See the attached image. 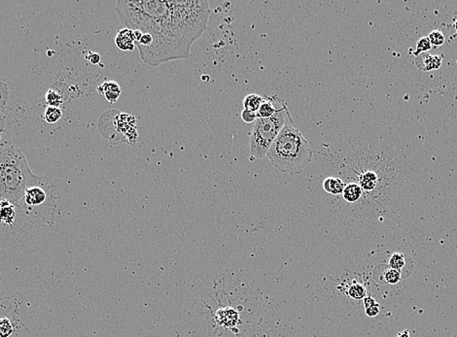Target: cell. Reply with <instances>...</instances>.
<instances>
[{"label": "cell", "mask_w": 457, "mask_h": 337, "mask_svg": "<svg viewBox=\"0 0 457 337\" xmlns=\"http://www.w3.org/2000/svg\"><path fill=\"white\" fill-rule=\"evenodd\" d=\"M115 11L125 27L134 31L135 47L150 66L189 58L210 15L206 0H119Z\"/></svg>", "instance_id": "obj_1"}, {"label": "cell", "mask_w": 457, "mask_h": 337, "mask_svg": "<svg viewBox=\"0 0 457 337\" xmlns=\"http://www.w3.org/2000/svg\"><path fill=\"white\" fill-rule=\"evenodd\" d=\"M312 156L309 141L293 123L284 125L266 155L275 169L288 175L301 173Z\"/></svg>", "instance_id": "obj_2"}, {"label": "cell", "mask_w": 457, "mask_h": 337, "mask_svg": "<svg viewBox=\"0 0 457 337\" xmlns=\"http://www.w3.org/2000/svg\"><path fill=\"white\" fill-rule=\"evenodd\" d=\"M34 175L21 150L14 147L2 149L0 151V200L19 206L24 199L27 185Z\"/></svg>", "instance_id": "obj_3"}, {"label": "cell", "mask_w": 457, "mask_h": 337, "mask_svg": "<svg viewBox=\"0 0 457 337\" xmlns=\"http://www.w3.org/2000/svg\"><path fill=\"white\" fill-rule=\"evenodd\" d=\"M287 123H293V120L285 101L271 117L257 119L250 134V162L266 157L271 144Z\"/></svg>", "instance_id": "obj_4"}, {"label": "cell", "mask_w": 457, "mask_h": 337, "mask_svg": "<svg viewBox=\"0 0 457 337\" xmlns=\"http://www.w3.org/2000/svg\"><path fill=\"white\" fill-rule=\"evenodd\" d=\"M58 194L56 188L48 178L34 175L27 185L25 191L24 201L28 208L44 205L49 200L54 201Z\"/></svg>", "instance_id": "obj_5"}, {"label": "cell", "mask_w": 457, "mask_h": 337, "mask_svg": "<svg viewBox=\"0 0 457 337\" xmlns=\"http://www.w3.org/2000/svg\"><path fill=\"white\" fill-rule=\"evenodd\" d=\"M115 44L122 51H134L135 48V38L134 31L127 27L120 29L116 35Z\"/></svg>", "instance_id": "obj_6"}, {"label": "cell", "mask_w": 457, "mask_h": 337, "mask_svg": "<svg viewBox=\"0 0 457 337\" xmlns=\"http://www.w3.org/2000/svg\"><path fill=\"white\" fill-rule=\"evenodd\" d=\"M97 92L100 95H104L108 102L115 103L122 94L120 85L115 81H105L102 83L98 88Z\"/></svg>", "instance_id": "obj_7"}, {"label": "cell", "mask_w": 457, "mask_h": 337, "mask_svg": "<svg viewBox=\"0 0 457 337\" xmlns=\"http://www.w3.org/2000/svg\"><path fill=\"white\" fill-rule=\"evenodd\" d=\"M277 97L278 96H276V95L265 96L264 97V101L262 102L260 108L257 112L258 118H269V117H271L272 115L275 114V112L279 109V107L281 106V103L284 101V100L281 101L279 107H276L275 106V102L277 100Z\"/></svg>", "instance_id": "obj_8"}, {"label": "cell", "mask_w": 457, "mask_h": 337, "mask_svg": "<svg viewBox=\"0 0 457 337\" xmlns=\"http://www.w3.org/2000/svg\"><path fill=\"white\" fill-rule=\"evenodd\" d=\"M16 218V206L6 200H0V224L12 226Z\"/></svg>", "instance_id": "obj_9"}, {"label": "cell", "mask_w": 457, "mask_h": 337, "mask_svg": "<svg viewBox=\"0 0 457 337\" xmlns=\"http://www.w3.org/2000/svg\"><path fill=\"white\" fill-rule=\"evenodd\" d=\"M346 188L345 183L341 179L335 177H328L323 182V189L330 194H342L344 189Z\"/></svg>", "instance_id": "obj_10"}, {"label": "cell", "mask_w": 457, "mask_h": 337, "mask_svg": "<svg viewBox=\"0 0 457 337\" xmlns=\"http://www.w3.org/2000/svg\"><path fill=\"white\" fill-rule=\"evenodd\" d=\"M342 196L348 203H355L362 196V188L356 183H350L344 189Z\"/></svg>", "instance_id": "obj_11"}, {"label": "cell", "mask_w": 457, "mask_h": 337, "mask_svg": "<svg viewBox=\"0 0 457 337\" xmlns=\"http://www.w3.org/2000/svg\"><path fill=\"white\" fill-rule=\"evenodd\" d=\"M263 101V96L257 94H250L243 98V108L257 113Z\"/></svg>", "instance_id": "obj_12"}, {"label": "cell", "mask_w": 457, "mask_h": 337, "mask_svg": "<svg viewBox=\"0 0 457 337\" xmlns=\"http://www.w3.org/2000/svg\"><path fill=\"white\" fill-rule=\"evenodd\" d=\"M419 60H423V65L420 68V69H423L425 71H430L432 69H437L440 68L442 64V57L441 56H431L428 54H422L419 58Z\"/></svg>", "instance_id": "obj_13"}, {"label": "cell", "mask_w": 457, "mask_h": 337, "mask_svg": "<svg viewBox=\"0 0 457 337\" xmlns=\"http://www.w3.org/2000/svg\"><path fill=\"white\" fill-rule=\"evenodd\" d=\"M45 98H46L47 104L52 107H60V105H62L64 103L63 95L59 91H56L54 89H49L46 93Z\"/></svg>", "instance_id": "obj_14"}, {"label": "cell", "mask_w": 457, "mask_h": 337, "mask_svg": "<svg viewBox=\"0 0 457 337\" xmlns=\"http://www.w3.org/2000/svg\"><path fill=\"white\" fill-rule=\"evenodd\" d=\"M63 117V111L60 107H52L48 106L45 109L43 119L48 123H55L60 121Z\"/></svg>", "instance_id": "obj_15"}, {"label": "cell", "mask_w": 457, "mask_h": 337, "mask_svg": "<svg viewBox=\"0 0 457 337\" xmlns=\"http://www.w3.org/2000/svg\"><path fill=\"white\" fill-rule=\"evenodd\" d=\"M366 294H367L366 288L364 287L363 285L359 283L351 285L349 288V291H348L349 297L353 298V299H356V300H360L362 298H365Z\"/></svg>", "instance_id": "obj_16"}, {"label": "cell", "mask_w": 457, "mask_h": 337, "mask_svg": "<svg viewBox=\"0 0 457 337\" xmlns=\"http://www.w3.org/2000/svg\"><path fill=\"white\" fill-rule=\"evenodd\" d=\"M377 177L375 173L368 172V173L364 174L360 183H361V186L366 190H371L375 188V186L377 184Z\"/></svg>", "instance_id": "obj_17"}, {"label": "cell", "mask_w": 457, "mask_h": 337, "mask_svg": "<svg viewBox=\"0 0 457 337\" xmlns=\"http://www.w3.org/2000/svg\"><path fill=\"white\" fill-rule=\"evenodd\" d=\"M13 333V324L8 318L0 319V337H10Z\"/></svg>", "instance_id": "obj_18"}, {"label": "cell", "mask_w": 457, "mask_h": 337, "mask_svg": "<svg viewBox=\"0 0 457 337\" xmlns=\"http://www.w3.org/2000/svg\"><path fill=\"white\" fill-rule=\"evenodd\" d=\"M404 265H405V257L402 254L395 253L391 256L389 259L390 268L400 271V269L404 267Z\"/></svg>", "instance_id": "obj_19"}, {"label": "cell", "mask_w": 457, "mask_h": 337, "mask_svg": "<svg viewBox=\"0 0 457 337\" xmlns=\"http://www.w3.org/2000/svg\"><path fill=\"white\" fill-rule=\"evenodd\" d=\"M431 49H432V45H431L428 37H422L417 41V51L414 53V54L419 55L420 54H423V53L429 51Z\"/></svg>", "instance_id": "obj_20"}, {"label": "cell", "mask_w": 457, "mask_h": 337, "mask_svg": "<svg viewBox=\"0 0 457 337\" xmlns=\"http://www.w3.org/2000/svg\"><path fill=\"white\" fill-rule=\"evenodd\" d=\"M428 39L430 41L431 45L435 47L442 46L444 43V34L440 30H433L429 34Z\"/></svg>", "instance_id": "obj_21"}, {"label": "cell", "mask_w": 457, "mask_h": 337, "mask_svg": "<svg viewBox=\"0 0 457 337\" xmlns=\"http://www.w3.org/2000/svg\"><path fill=\"white\" fill-rule=\"evenodd\" d=\"M384 277H385V280L387 283L394 285V284L398 283L401 280V272L399 270L389 268V269L386 270V272L384 273Z\"/></svg>", "instance_id": "obj_22"}, {"label": "cell", "mask_w": 457, "mask_h": 337, "mask_svg": "<svg viewBox=\"0 0 457 337\" xmlns=\"http://www.w3.org/2000/svg\"><path fill=\"white\" fill-rule=\"evenodd\" d=\"M258 119V116H257V113L256 112H252V111H248V110H245L243 109V111L242 112V120L246 122V123H252V122H255Z\"/></svg>", "instance_id": "obj_23"}, {"label": "cell", "mask_w": 457, "mask_h": 337, "mask_svg": "<svg viewBox=\"0 0 457 337\" xmlns=\"http://www.w3.org/2000/svg\"><path fill=\"white\" fill-rule=\"evenodd\" d=\"M365 310H366V314H367L369 317H376V316L378 315V313H379L380 306H379V304L377 303L376 305H373V306H371V307H369V308H367V309H365Z\"/></svg>", "instance_id": "obj_24"}, {"label": "cell", "mask_w": 457, "mask_h": 337, "mask_svg": "<svg viewBox=\"0 0 457 337\" xmlns=\"http://www.w3.org/2000/svg\"><path fill=\"white\" fill-rule=\"evenodd\" d=\"M87 59L93 64H97L100 61V55L97 53H90L87 55Z\"/></svg>", "instance_id": "obj_25"}, {"label": "cell", "mask_w": 457, "mask_h": 337, "mask_svg": "<svg viewBox=\"0 0 457 337\" xmlns=\"http://www.w3.org/2000/svg\"><path fill=\"white\" fill-rule=\"evenodd\" d=\"M377 304V300L374 299L373 297H365L364 298V305H365V309L373 306V305H376Z\"/></svg>", "instance_id": "obj_26"}, {"label": "cell", "mask_w": 457, "mask_h": 337, "mask_svg": "<svg viewBox=\"0 0 457 337\" xmlns=\"http://www.w3.org/2000/svg\"><path fill=\"white\" fill-rule=\"evenodd\" d=\"M397 337H410V335H409V334H408V331H407V330H405V331H404V332H401V333H399V334H398V335H397Z\"/></svg>", "instance_id": "obj_27"}, {"label": "cell", "mask_w": 457, "mask_h": 337, "mask_svg": "<svg viewBox=\"0 0 457 337\" xmlns=\"http://www.w3.org/2000/svg\"><path fill=\"white\" fill-rule=\"evenodd\" d=\"M454 27H455V29H456L457 31V21L455 22V24H454Z\"/></svg>", "instance_id": "obj_28"}]
</instances>
